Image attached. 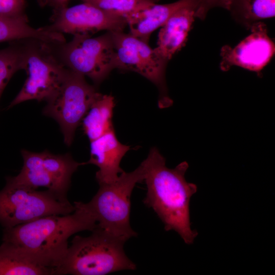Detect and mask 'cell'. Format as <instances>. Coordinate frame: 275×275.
<instances>
[{"label": "cell", "mask_w": 275, "mask_h": 275, "mask_svg": "<svg viewBox=\"0 0 275 275\" xmlns=\"http://www.w3.org/2000/svg\"><path fill=\"white\" fill-rule=\"evenodd\" d=\"M54 270L22 254L9 243L0 246V275H52Z\"/></svg>", "instance_id": "e0dca14e"}, {"label": "cell", "mask_w": 275, "mask_h": 275, "mask_svg": "<svg viewBox=\"0 0 275 275\" xmlns=\"http://www.w3.org/2000/svg\"><path fill=\"white\" fill-rule=\"evenodd\" d=\"M117 59V69L136 72L158 89V105L166 108L172 104L168 94L165 73L168 62L148 43L123 31L111 32Z\"/></svg>", "instance_id": "9c48e42d"}, {"label": "cell", "mask_w": 275, "mask_h": 275, "mask_svg": "<svg viewBox=\"0 0 275 275\" xmlns=\"http://www.w3.org/2000/svg\"><path fill=\"white\" fill-rule=\"evenodd\" d=\"M130 146L118 140L115 131H112L91 142L90 158L86 164L97 166L96 179L99 185L109 184L117 180L124 171L121 161Z\"/></svg>", "instance_id": "7c38bea8"}, {"label": "cell", "mask_w": 275, "mask_h": 275, "mask_svg": "<svg viewBox=\"0 0 275 275\" xmlns=\"http://www.w3.org/2000/svg\"><path fill=\"white\" fill-rule=\"evenodd\" d=\"M195 2L197 0H179L167 4L155 3L127 19L130 34L148 43L152 32L161 27L176 11Z\"/></svg>", "instance_id": "5bb4252c"}, {"label": "cell", "mask_w": 275, "mask_h": 275, "mask_svg": "<svg viewBox=\"0 0 275 275\" xmlns=\"http://www.w3.org/2000/svg\"><path fill=\"white\" fill-rule=\"evenodd\" d=\"M100 94L84 76L69 70L60 90L47 102L43 114L59 123L67 146L72 144L77 127Z\"/></svg>", "instance_id": "ba28073f"}, {"label": "cell", "mask_w": 275, "mask_h": 275, "mask_svg": "<svg viewBox=\"0 0 275 275\" xmlns=\"http://www.w3.org/2000/svg\"><path fill=\"white\" fill-rule=\"evenodd\" d=\"M142 162L147 188L144 203L155 211L166 231L174 230L186 244L193 243L198 233L191 228L189 203L197 186L185 178L188 163L183 161L170 169L156 147Z\"/></svg>", "instance_id": "7a4b0ae2"}, {"label": "cell", "mask_w": 275, "mask_h": 275, "mask_svg": "<svg viewBox=\"0 0 275 275\" xmlns=\"http://www.w3.org/2000/svg\"><path fill=\"white\" fill-rule=\"evenodd\" d=\"M234 19L248 29L275 15V0H230L228 10Z\"/></svg>", "instance_id": "ffe728a7"}, {"label": "cell", "mask_w": 275, "mask_h": 275, "mask_svg": "<svg viewBox=\"0 0 275 275\" xmlns=\"http://www.w3.org/2000/svg\"><path fill=\"white\" fill-rule=\"evenodd\" d=\"M198 8L196 17L203 20L208 11L215 7H221L228 10L230 0H197Z\"/></svg>", "instance_id": "cb8c5ba5"}, {"label": "cell", "mask_w": 275, "mask_h": 275, "mask_svg": "<svg viewBox=\"0 0 275 275\" xmlns=\"http://www.w3.org/2000/svg\"><path fill=\"white\" fill-rule=\"evenodd\" d=\"M41 154L43 166L53 179L61 198L68 200L67 194L71 177L78 168L86 162L76 161L69 153L54 154L45 150Z\"/></svg>", "instance_id": "d6986e66"}, {"label": "cell", "mask_w": 275, "mask_h": 275, "mask_svg": "<svg viewBox=\"0 0 275 275\" xmlns=\"http://www.w3.org/2000/svg\"><path fill=\"white\" fill-rule=\"evenodd\" d=\"M69 0H47V5L54 7V10L67 6Z\"/></svg>", "instance_id": "d4e9b609"}, {"label": "cell", "mask_w": 275, "mask_h": 275, "mask_svg": "<svg viewBox=\"0 0 275 275\" xmlns=\"http://www.w3.org/2000/svg\"><path fill=\"white\" fill-rule=\"evenodd\" d=\"M23 164L20 173L11 177L15 182L34 189L44 187L54 194L63 201L57 186L48 171L44 168L41 152L37 153L24 149L21 150Z\"/></svg>", "instance_id": "2e32d148"}, {"label": "cell", "mask_w": 275, "mask_h": 275, "mask_svg": "<svg viewBox=\"0 0 275 275\" xmlns=\"http://www.w3.org/2000/svg\"><path fill=\"white\" fill-rule=\"evenodd\" d=\"M58 60L66 68L100 84L114 69L117 59L111 32L95 38L75 35L69 42L48 43Z\"/></svg>", "instance_id": "5b68a950"}, {"label": "cell", "mask_w": 275, "mask_h": 275, "mask_svg": "<svg viewBox=\"0 0 275 275\" xmlns=\"http://www.w3.org/2000/svg\"><path fill=\"white\" fill-rule=\"evenodd\" d=\"M39 5L41 6H44L47 5V0H37Z\"/></svg>", "instance_id": "484cf974"}, {"label": "cell", "mask_w": 275, "mask_h": 275, "mask_svg": "<svg viewBox=\"0 0 275 275\" xmlns=\"http://www.w3.org/2000/svg\"><path fill=\"white\" fill-rule=\"evenodd\" d=\"M107 12L127 20L134 14L148 8L159 0H82Z\"/></svg>", "instance_id": "7402d4cb"}, {"label": "cell", "mask_w": 275, "mask_h": 275, "mask_svg": "<svg viewBox=\"0 0 275 275\" xmlns=\"http://www.w3.org/2000/svg\"><path fill=\"white\" fill-rule=\"evenodd\" d=\"M125 242L97 227L88 237L75 236L56 275H105L136 269L126 255Z\"/></svg>", "instance_id": "3957f363"}, {"label": "cell", "mask_w": 275, "mask_h": 275, "mask_svg": "<svg viewBox=\"0 0 275 275\" xmlns=\"http://www.w3.org/2000/svg\"><path fill=\"white\" fill-rule=\"evenodd\" d=\"M28 19L0 16V43L34 38L49 43L65 41L63 34L49 32L42 27L35 29L28 24Z\"/></svg>", "instance_id": "ac0fdd59"}, {"label": "cell", "mask_w": 275, "mask_h": 275, "mask_svg": "<svg viewBox=\"0 0 275 275\" xmlns=\"http://www.w3.org/2000/svg\"><path fill=\"white\" fill-rule=\"evenodd\" d=\"M197 2L176 11L161 26L158 34L157 54L168 62L186 43L189 32L196 18Z\"/></svg>", "instance_id": "4fadbf2b"}, {"label": "cell", "mask_w": 275, "mask_h": 275, "mask_svg": "<svg viewBox=\"0 0 275 275\" xmlns=\"http://www.w3.org/2000/svg\"><path fill=\"white\" fill-rule=\"evenodd\" d=\"M251 33L234 47L223 46L221 50L220 68L228 71L236 66L261 75L275 52L274 43L268 35L266 25L263 22L254 24Z\"/></svg>", "instance_id": "8fae6325"}, {"label": "cell", "mask_w": 275, "mask_h": 275, "mask_svg": "<svg viewBox=\"0 0 275 275\" xmlns=\"http://www.w3.org/2000/svg\"><path fill=\"white\" fill-rule=\"evenodd\" d=\"M143 162L130 172H123L117 180L99 185V188L88 203L97 227L125 243L137 236L130 224V197L138 183L144 181Z\"/></svg>", "instance_id": "277c9868"}, {"label": "cell", "mask_w": 275, "mask_h": 275, "mask_svg": "<svg viewBox=\"0 0 275 275\" xmlns=\"http://www.w3.org/2000/svg\"><path fill=\"white\" fill-rule=\"evenodd\" d=\"M48 43L30 39L23 69L28 77L8 108L30 100L48 102L63 85L69 70L55 57Z\"/></svg>", "instance_id": "52a82bcc"}, {"label": "cell", "mask_w": 275, "mask_h": 275, "mask_svg": "<svg viewBox=\"0 0 275 275\" xmlns=\"http://www.w3.org/2000/svg\"><path fill=\"white\" fill-rule=\"evenodd\" d=\"M114 98L101 93L82 120L84 133L90 142L114 130L113 124Z\"/></svg>", "instance_id": "9a60e30c"}, {"label": "cell", "mask_w": 275, "mask_h": 275, "mask_svg": "<svg viewBox=\"0 0 275 275\" xmlns=\"http://www.w3.org/2000/svg\"><path fill=\"white\" fill-rule=\"evenodd\" d=\"M31 39L10 42L7 47L0 50V97L13 74L24 69L25 56Z\"/></svg>", "instance_id": "44dd1931"}, {"label": "cell", "mask_w": 275, "mask_h": 275, "mask_svg": "<svg viewBox=\"0 0 275 275\" xmlns=\"http://www.w3.org/2000/svg\"><path fill=\"white\" fill-rule=\"evenodd\" d=\"M25 0H0V16L28 19Z\"/></svg>", "instance_id": "603a6c76"}, {"label": "cell", "mask_w": 275, "mask_h": 275, "mask_svg": "<svg viewBox=\"0 0 275 275\" xmlns=\"http://www.w3.org/2000/svg\"><path fill=\"white\" fill-rule=\"evenodd\" d=\"M125 18L107 12L87 2L54 10L51 23L42 28L61 34L89 35L102 31H123Z\"/></svg>", "instance_id": "30bf717a"}, {"label": "cell", "mask_w": 275, "mask_h": 275, "mask_svg": "<svg viewBox=\"0 0 275 275\" xmlns=\"http://www.w3.org/2000/svg\"><path fill=\"white\" fill-rule=\"evenodd\" d=\"M74 205L63 201L47 189L38 191L6 178L0 191V224L4 228L30 222L51 215L72 213Z\"/></svg>", "instance_id": "8992f818"}, {"label": "cell", "mask_w": 275, "mask_h": 275, "mask_svg": "<svg viewBox=\"0 0 275 275\" xmlns=\"http://www.w3.org/2000/svg\"><path fill=\"white\" fill-rule=\"evenodd\" d=\"M74 211L66 215H51L11 228H4L3 241L22 254L54 270L68 249V240L74 234L92 231L97 226L88 203L74 202Z\"/></svg>", "instance_id": "6da1fadb"}]
</instances>
